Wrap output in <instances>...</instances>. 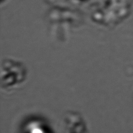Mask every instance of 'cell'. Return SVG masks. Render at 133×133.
Segmentation results:
<instances>
[{"label": "cell", "instance_id": "cell-1", "mask_svg": "<svg viewBox=\"0 0 133 133\" xmlns=\"http://www.w3.org/2000/svg\"><path fill=\"white\" fill-rule=\"evenodd\" d=\"M1 86L6 91H11L23 84L26 79V70L20 62L7 60L1 65Z\"/></svg>", "mask_w": 133, "mask_h": 133}, {"label": "cell", "instance_id": "cell-2", "mask_svg": "<svg viewBox=\"0 0 133 133\" xmlns=\"http://www.w3.org/2000/svg\"><path fill=\"white\" fill-rule=\"evenodd\" d=\"M65 122L68 133H87L85 124L79 116L69 115Z\"/></svg>", "mask_w": 133, "mask_h": 133}]
</instances>
